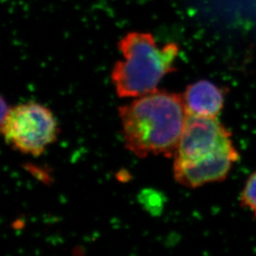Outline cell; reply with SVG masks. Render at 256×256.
I'll return each instance as SVG.
<instances>
[{"mask_svg": "<svg viewBox=\"0 0 256 256\" xmlns=\"http://www.w3.org/2000/svg\"><path fill=\"white\" fill-rule=\"evenodd\" d=\"M126 148L138 158L175 154L188 117L182 94L155 90L120 108Z\"/></svg>", "mask_w": 256, "mask_h": 256, "instance_id": "6da1fadb", "label": "cell"}, {"mask_svg": "<svg viewBox=\"0 0 256 256\" xmlns=\"http://www.w3.org/2000/svg\"><path fill=\"white\" fill-rule=\"evenodd\" d=\"M124 60L116 62L112 80L120 97H140L157 90L164 76L174 72L179 48L170 44L158 48L150 34L130 32L118 44Z\"/></svg>", "mask_w": 256, "mask_h": 256, "instance_id": "7a4b0ae2", "label": "cell"}, {"mask_svg": "<svg viewBox=\"0 0 256 256\" xmlns=\"http://www.w3.org/2000/svg\"><path fill=\"white\" fill-rule=\"evenodd\" d=\"M1 123L6 142L27 154L40 156L58 137L56 118L50 110L36 103L10 108Z\"/></svg>", "mask_w": 256, "mask_h": 256, "instance_id": "3957f363", "label": "cell"}, {"mask_svg": "<svg viewBox=\"0 0 256 256\" xmlns=\"http://www.w3.org/2000/svg\"><path fill=\"white\" fill-rule=\"evenodd\" d=\"M232 134L216 118L188 114L174 154L175 162H194L233 144Z\"/></svg>", "mask_w": 256, "mask_h": 256, "instance_id": "277c9868", "label": "cell"}, {"mask_svg": "<svg viewBox=\"0 0 256 256\" xmlns=\"http://www.w3.org/2000/svg\"><path fill=\"white\" fill-rule=\"evenodd\" d=\"M239 158V152L232 144L198 161H174V176L178 184L191 188L222 181Z\"/></svg>", "mask_w": 256, "mask_h": 256, "instance_id": "5b68a950", "label": "cell"}, {"mask_svg": "<svg viewBox=\"0 0 256 256\" xmlns=\"http://www.w3.org/2000/svg\"><path fill=\"white\" fill-rule=\"evenodd\" d=\"M182 96L188 114L209 118H216L225 102L224 90L206 80L188 86Z\"/></svg>", "mask_w": 256, "mask_h": 256, "instance_id": "8992f818", "label": "cell"}, {"mask_svg": "<svg viewBox=\"0 0 256 256\" xmlns=\"http://www.w3.org/2000/svg\"><path fill=\"white\" fill-rule=\"evenodd\" d=\"M140 202L144 208L152 215H158L164 205V196L155 190L142 191L140 195Z\"/></svg>", "mask_w": 256, "mask_h": 256, "instance_id": "52a82bcc", "label": "cell"}, {"mask_svg": "<svg viewBox=\"0 0 256 256\" xmlns=\"http://www.w3.org/2000/svg\"><path fill=\"white\" fill-rule=\"evenodd\" d=\"M242 205L256 216V172L247 179L240 196Z\"/></svg>", "mask_w": 256, "mask_h": 256, "instance_id": "ba28073f", "label": "cell"}]
</instances>
